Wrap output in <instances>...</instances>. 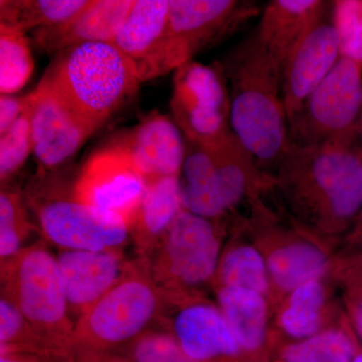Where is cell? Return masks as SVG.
<instances>
[{
    "instance_id": "9a60e30c",
    "label": "cell",
    "mask_w": 362,
    "mask_h": 362,
    "mask_svg": "<svg viewBox=\"0 0 362 362\" xmlns=\"http://www.w3.org/2000/svg\"><path fill=\"white\" fill-rule=\"evenodd\" d=\"M30 96L33 156L40 170H59L96 131L44 86Z\"/></svg>"
},
{
    "instance_id": "8fae6325",
    "label": "cell",
    "mask_w": 362,
    "mask_h": 362,
    "mask_svg": "<svg viewBox=\"0 0 362 362\" xmlns=\"http://www.w3.org/2000/svg\"><path fill=\"white\" fill-rule=\"evenodd\" d=\"M146 185L129 154L117 139L93 151L74 180V190L80 201L123 218L129 228Z\"/></svg>"
},
{
    "instance_id": "4fadbf2b",
    "label": "cell",
    "mask_w": 362,
    "mask_h": 362,
    "mask_svg": "<svg viewBox=\"0 0 362 362\" xmlns=\"http://www.w3.org/2000/svg\"><path fill=\"white\" fill-rule=\"evenodd\" d=\"M169 297L162 325L194 362H245L242 350L218 307Z\"/></svg>"
},
{
    "instance_id": "ab89813d",
    "label": "cell",
    "mask_w": 362,
    "mask_h": 362,
    "mask_svg": "<svg viewBox=\"0 0 362 362\" xmlns=\"http://www.w3.org/2000/svg\"><path fill=\"white\" fill-rule=\"evenodd\" d=\"M354 362H362V349L359 350L358 354H357V356H356V358H354Z\"/></svg>"
},
{
    "instance_id": "7c38bea8",
    "label": "cell",
    "mask_w": 362,
    "mask_h": 362,
    "mask_svg": "<svg viewBox=\"0 0 362 362\" xmlns=\"http://www.w3.org/2000/svg\"><path fill=\"white\" fill-rule=\"evenodd\" d=\"M342 45L338 1H328L282 69L281 88L288 123L337 63Z\"/></svg>"
},
{
    "instance_id": "9c48e42d",
    "label": "cell",
    "mask_w": 362,
    "mask_h": 362,
    "mask_svg": "<svg viewBox=\"0 0 362 362\" xmlns=\"http://www.w3.org/2000/svg\"><path fill=\"white\" fill-rule=\"evenodd\" d=\"M170 111L189 141H209L230 131V97L218 63L192 61L175 70Z\"/></svg>"
},
{
    "instance_id": "30bf717a",
    "label": "cell",
    "mask_w": 362,
    "mask_h": 362,
    "mask_svg": "<svg viewBox=\"0 0 362 362\" xmlns=\"http://www.w3.org/2000/svg\"><path fill=\"white\" fill-rule=\"evenodd\" d=\"M249 0H169V37L175 71L261 16Z\"/></svg>"
},
{
    "instance_id": "7a4b0ae2",
    "label": "cell",
    "mask_w": 362,
    "mask_h": 362,
    "mask_svg": "<svg viewBox=\"0 0 362 362\" xmlns=\"http://www.w3.org/2000/svg\"><path fill=\"white\" fill-rule=\"evenodd\" d=\"M275 181L295 211L341 230L362 218V153L356 144L288 146Z\"/></svg>"
},
{
    "instance_id": "83f0119b",
    "label": "cell",
    "mask_w": 362,
    "mask_h": 362,
    "mask_svg": "<svg viewBox=\"0 0 362 362\" xmlns=\"http://www.w3.org/2000/svg\"><path fill=\"white\" fill-rule=\"evenodd\" d=\"M221 287L250 290L264 295L269 288V271L263 257L255 247L239 246L228 250L218 269Z\"/></svg>"
},
{
    "instance_id": "d590c367",
    "label": "cell",
    "mask_w": 362,
    "mask_h": 362,
    "mask_svg": "<svg viewBox=\"0 0 362 362\" xmlns=\"http://www.w3.org/2000/svg\"><path fill=\"white\" fill-rule=\"evenodd\" d=\"M0 362H56L47 356L28 354H0Z\"/></svg>"
},
{
    "instance_id": "d4e9b609",
    "label": "cell",
    "mask_w": 362,
    "mask_h": 362,
    "mask_svg": "<svg viewBox=\"0 0 362 362\" xmlns=\"http://www.w3.org/2000/svg\"><path fill=\"white\" fill-rule=\"evenodd\" d=\"M361 349L345 331H319L286 345L279 351L275 362H354Z\"/></svg>"
},
{
    "instance_id": "836d02e7",
    "label": "cell",
    "mask_w": 362,
    "mask_h": 362,
    "mask_svg": "<svg viewBox=\"0 0 362 362\" xmlns=\"http://www.w3.org/2000/svg\"><path fill=\"white\" fill-rule=\"evenodd\" d=\"M61 362H130L117 352H94L74 350Z\"/></svg>"
},
{
    "instance_id": "e575fe53",
    "label": "cell",
    "mask_w": 362,
    "mask_h": 362,
    "mask_svg": "<svg viewBox=\"0 0 362 362\" xmlns=\"http://www.w3.org/2000/svg\"><path fill=\"white\" fill-rule=\"evenodd\" d=\"M350 314L357 334L362 340V289H356L350 301Z\"/></svg>"
},
{
    "instance_id": "8992f818",
    "label": "cell",
    "mask_w": 362,
    "mask_h": 362,
    "mask_svg": "<svg viewBox=\"0 0 362 362\" xmlns=\"http://www.w3.org/2000/svg\"><path fill=\"white\" fill-rule=\"evenodd\" d=\"M40 240L0 266L1 295L14 302L44 340L49 357L64 361L74 346L71 318L57 257Z\"/></svg>"
},
{
    "instance_id": "52a82bcc",
    "label": "cell",
    "mask_w": 362,
    "mask_h": 362,
    "mask_svg": "<svg viewBox=\"0 0 362 362\" xmlns=\"http://www.w3.org/2000/svg\"><path fill=\"white\" fill-rule=\"evenodd\" d=\"M361 114L362 63L341 54L299 113L288 123V144H356Z\"/></svg>"
},
{
    "instance_id": "ac0fdd59",
    "label": "cell",
    "mask_w": 362,
    "mask_h": 362,
    "mask_svg": "<svg viewBox=\"0 0 362 362\" xmlns=\"http://www.w3.org/2000/svg\"><path fill=\"white\" fill-rule=\"evenodd\" d=\"M135 0H90L71 20L32 33L33 45L45 54H58L89 42H113Z\"/></svg>"
},
{
    "instance_id": "8d00e7d4",
    "label": "cell",
    "mask_w": 362,
    "mask_h": 362,
    "mask_svg": "<svg viewBox=\"0 0 362 362\" xmlns=\"http://www.w3.org/2000/svg\"><path fill=\"white\" fill-rule=\"evenodd\" d=\"M354 282L356 289H362V264L357 266L354 274Z\"/></svg>"
},
{
    "instance_id": "d6a6232c",
    "label": "cell",
    "mask_w": 362,
    "mask_h": 362,
    "mask_svg": "<svg viewBox=\"0 0 362 362\" xmlns=\"http://www.w3.org/2000/svg\"><path fill=\"white\" fill-rule=\"evenodd\" d=\"M28 103V96L16 97L1 95L0 97V136L6 134L23 115Z\"/></svg>"
},
{
    "instance_id": "603a6c76",
    "label": "cell",
    "mask_w": 362,
    "mask_h": 362,
    "mask_svg": "<svg viewBox=\"0 0 362 362\" xmlns=\"http://www.w3.org/2000/svg\"><path fill=\"white\" fill-rule=\"evenodd\" d=\"M90 0H1L0 23L23 32L49 28L71 20Z\"/></svg>"
},
{
    "instance_id": "d6986e66",
    "label": "cell",
    "mask_w": 362,
    "mask_h": 362,
    "mask_svg": "<svg viewBox=\"0 0 362 362\" xmlns=\"http://www.w3.org/2000/svg\"><path fill=\"white\" fill-rule=\"evenodd\" d=\"M327 4L328 0H272L264 6L255 30L281 74L286 61Z\"/></svg>"
},
{
    "instance_id": "1f68e13d",
    "label": "cell",
    "mask_w": 362,
    "mask_h": 362,
    "mask_svg": "<svg viewBox=\"0 0 362 362\" xmlns=\"http://www.w3.org/2000/svg\"><path fill=\"white\" fill-rule=\"evenodd\" d=\"M338 21L341 28V54L362 63V1H338Z\"/></svg>"
},
{
    "instance_id": "f35d334b",
    "label": "cell",
    "mask_w": 362,
    "mask_h": 362,
    "mask_svg": "<svg viewBox=\"0 0 362 362\" xmlns=\"http://www.w3.org/2000/svg\"><path fill=\"white\" fill-rule=\"evenodd\" d=\"M356 242V244L358 245V246H361V247H362V228L361 230H359L358 233H357Z\"/></svg>"
},
{
    "instance_id": "44dd1931",
    "label": "cell",
    "mask_w": 362,
    "mask_h": 362,
    "mask_svg": "<svg viewBox=\"0 0 362 362\" xmlns=\"http://www.w3.org/2000/svg\"><path fill=\"white\" fill-rule=\"evenodd\" d=\"M218 308L232 329L245 362H268L267 306L263 295L250 290L221 287Z\"/></svg>"
},
{
    "instance_id": "2e32d148",
    "label": "cell",
    "mask_w": 362,
    "mask_h": 362,
    "mask_svg": "<svg viewBox=\"0 0 362 362\" xmlns=\"http://www.w3.org/2000/svg\"><path fill=\"white\" fill-rule=\"evenodd\" d=\"M56 257L75 324L120 281L130 262L123 249L59 250Z\"/></svg>"
},
{
    "instance_id": "e0dca14e",
    "label": "cell",
    "mask_w": 362,
    "mask_h": 362,
    "mask_svg": "<svg viewBox=\"0 0 362 362\" xmlns=\"http://www.w3.org/2000/svg\"><path fill=\"white\" fill-rule=\"evenodd\" d=\"M147 183L180 177L185 137L170 117L151 112L129 132L117 138Z\"/></svg>"
},
{
    "instance_id": "f1b7e54d",
    "label": "cell",
    "mask_w": 362,
    "mask_h": 362,
    "mask_svg": "<svg viewBox=\"0 0 362 362\" xmlns=\"http://www.w3.org/2000/svg\"><path fill=\"white\" fill-rule=\"evenodd\" d=\"M0 354L49 357V349L39 333L14 302L4 295L0 296Z\"/></svg>"
},
{
    "instance_id": "f546056e",
    "label": "cell",
    "mask_w": 362,
    "mask_h": 362,
    "mask_svg": "<svg viewBox=\"0 0 362 362\" xmlns=\"http://www.w3.org/2000/svg\"><path fill=\"white\" fill-rule=\"evenodd\" d=\"M23 115L6 134L0 136V181L2 185L13 183L33 153L30 125V96Z\"/></svg>"
},
{
    "instance_id": "3957f363",
    "label": "cell",
    "mask_w": 362,
    "mask_h": 362,
    "mask_svg": "<svg viewBox=\"0 0 362 362\" xmlns=\"http://www.w3.org/2000/svg\"><path fill=\"white\" fill-rule=\"evenodd\" d=\"M39 84L97 131L132 99L140 82L113 42H89L54 54Z\"/></svg>"
},
{
    "instance_id": "ba28073f",
    "label": "cell",
    "mask_w": 362,
    "mask_h": 362,
    "mask_svg": "<svg viewBox=\"0 0 362 362\" xmlns=\"http://www.w3.org/2000/svg\"><path fill=\"white\" fill-rule=\"evenodd\" d=\"M221 244L214 221L183 209L147 258L151 277L168 296L199 287L218 273Z\"/></svg>"
},
{
    "instance_id": "6da1fadb",
    "label": "cell",
    "mask_w": 362,
    "mask_h": 362,
    "mask_svg": "<svg viewBox=\"0 0 362 362\" xmlns=\"http://www.w3.org/2000/svg\"><path fill=\"white\" fill-rule=\"evenodd\" d=\"M218 65L228 85L230 130L259 168L278 166L289 146L280 68L255 30Z\"/></svg>"
},
{
    "instance_id": "484cf974",
    "label": "cell",
    "mask_w": 362,
    "mask_h": 362,
    "mask_svg": "<svg viewBox=\"0 0 362 362\" xmlns=\"http://www.w3.org/2000/svg\"><path fill=\"white\" fill-rule=\"evenodd\" d=\"M324 300L325 292L319 280L309 281L292 291L280 316L286 334L302 340L318 333Z\"/></svg>"
},
{
    "instance_id": "5b68a950",
    "label": "cell",
    "mask_w": 362,
    "mask_h": 362,
    "mask_svg": "<svg viewBox=\"0 0 362 362\" xmlns=\"http://www.w3.org/2000/svg\"><path fill=\"white\" fill-rule=\"evenodd\" d=\"M168 306L147 259L135 257L120 281L76 322L73 350L119 351L159 325Z\"/></svg>"
},
{
    "instance_id": "ffe728a7",
    "label": "cell",
    "mask_w": 362,
    "mask_h": 362,
    "mask_svg": "<svg viewBox=\"0 0 362 362\" xmlns=\"http://www.w3.org/2000/svg\"><path fill=\"white\" fill-rule=\"evenodd\" d=\"M180 177L147 183L144 197L130 226L131 240L138 258H147L182 211Z\"/></svg>"
},
{
    "instance_id": "cb8c5ba5",
    "label": "cell",
    "mask_w": 362,
    "mask_h": 362,
    "mask_svg": "<svg viewBox=\"0 0 362 362\" xmlns=\"http://www.w3.org/2000/svg\"><path fill=\"white\" fill-rule=\"evenodd\" d=\"M40 233L26 204L25 192L13 183L2 185L0 192V266L30 246L33 233Z\"/></svg>"
},
{
    "instance_id": "277c9868",
    "label": "cell",
    "mask_w": 362,
    "mask_h": 362,
    "mask_svg": "<svg viewBox=\"0 0 362 362\" xmlns=\"http://www.w3.org/2000/svg\"><path fill=\"white\" fill-rule=\"evenodd\" d=\"M75 175L64 168L37 169L23 190L42 239L59 250L123 249L131 240L129 226L80 201L74 190Z\"/></svg>"
},
{
    "instance_id": "4316f807",
    "label": "cell",
    "mask_w": 362,
    "mask_h": 362,
    "mask_svg": "<svg viewBox=\"0 0 362 362\" xmlns=\"http://www.w3.org/2000/svg\"><path fill=\"white\" fill-rule=\"evenodd\" d=\"M35 69L26 33L0 23V93L20 92L30 81Z\"/></svg>"
},
{
    "instance_id": "4dcf8cb0",
    "label": "cell",
    "mask_w": 362,
    "mask_h": 362,
    "mask_svg": "<svg viewBox=\"0 0 362 362\" xmlns=\"http://www.w3.org/2000/svg\"><path fill=\"white\" fill-rule=\"evenodd\" d=\"M117 354L130 362H194L162 324L147 330Z\"/></svg>"
},
{
    "instance_id": "5bb4252c",
    "label": "cell",
    "mask_w": 362,
    "mask_h": 362,
    "mask_svg": "<svg viewBox=\"0 0 362 362\" xmlns=\"http://www.w3.org/2000/svg\"><path fill=\"white\" fill-rule=\"evenodd\" d=\"M113 44L130 62L140 84L175 71L169 0H135Z\"/></svg>"
},
{
    "instance_id": "7402d4cb",
    "label": "cell",
    "mask_w": 362,
    "mask_h": 362,
    "mask_svg": "<svg viewBox=\"0 0 362 362\" xmlns=\"http://www.w3.org/2000/svg\"><path fill=\"white\" fill-rule=\"evenodd\" d=\"M267 266L276 286L292 292L309 281L318 280L326 270L327 258L310 243L296 242L272 252Z\"/></svg>"
},
{
    "instance_id": "74e56055",
    "label": "cell",
    "mask_w": 362,
    "mask_h": 362,
    "mask_svg": "<svg viewBox=\"0 0 362 362\" xmlns=\"http://www.w3.org/2000/svg\"><path fill=\"white\" fill-rule=\"evenodd\" d=\"M358 147L362 153V114L361 118V123H359V134H358Z\"/></svg>"
}]
</instances>
